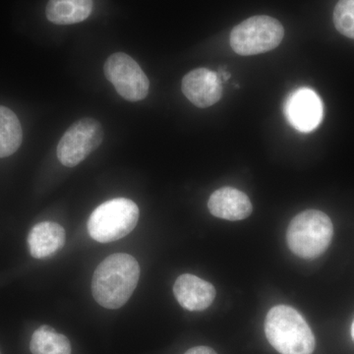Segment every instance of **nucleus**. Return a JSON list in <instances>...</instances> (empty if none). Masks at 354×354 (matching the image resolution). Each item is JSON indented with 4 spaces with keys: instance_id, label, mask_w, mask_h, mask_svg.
I'll use <instances>...</instances> for the list:
<instances>
[{
    "instance_id": "17",
    "label": "nucleus",
    "mask_w": 354,
    "mask_h": 354,
    "mask_svg": "<svg viewBox=\"0 0 354 354\" xmlns=\"http://www.w3.org/2000/svg\"><path fill=\"white\" fill-rule=\"evenodd\" d=\"M184 354H218L213 348L208 346H196V348H190Z\"/></svg>"
},
{
    "instance_id": "6",
    "label": "nucleus",
    "mask_w": 354,
    "mask_h": 354,
    "mask_svg": "<svg viewBox=\"0 0 354 354\" xmlns=\"http://www.w3.org/2000/svg\"><path fill=\"white\" fill-rule=\"evenodd\" d=\"M104 130L94 118L76 121L64 133L57 146V158L62 165L74 167L101 145Z\"/></svg>"
},
{
    "instance_id": "2",
    "label": "nucleus",
    "mask_w": 354,
    "mask_h": 354,
    "mask_svg": "<svg viewBox=\"0 0 354 354\" xmlns=\"http://www.w3.org/2000/svg\"><path fill=\"white\" fill-rule=\"evenodd\" d=\"M265 333L272 348L281 354H312L316 342L301 314L288 305H277L268 312Z\"/></svg>"
},
{
    "instance_id": "7",
    "label": "nucleus",
    "mask_w": 354,
    "mask_h": 354,
    "mask_svg": "<svg viewBox=\"0 0 354 354\" xmlns=\"http://www.w3.org/2000/svg\"><path fill=\"white\" fill-rule=\"evenodd\" d=\"M104 75L113 84L116 92L129 102L145 99L150 81L139 64L127 53H118L106 59Z\"/></svg>"
},
{
    "instance_id": "18",
    "label": "nucleus",
    "mask_w": 354,
    "mask_h": 354,
    "mask_svg": "<svg viewBox=\"0 0 354 354\" xmlns=\"http://www.w3.org/2000/svg\"><path fill=\"white\" fill-rule=\"evenodd\" d=\"M351 337H353V339L354 342V321L353 323V326H351Z\"/></svg>"
},
{
    "instance_id": "12",
    "label": "nucleus",
    "mask_w": 354,
    "mask_h": 354,
    "mask_svg": "<svg viewBox=\"0 0 354 354\" xmlns=\"http://www.w3.org/2000/svg\"><path fill=\"white\" fill-rule=\"evenodd\" d=\"M65 230L53 221H41L35 225L28 236V245L32 257L44 259L50 257L64 246Z\"/></svg>"
},
{
    "instance_id": "8",
    "label": "nucleus",
    "mask_w": 354,
    "mask_h": 354,
    "mask_svg": "<svg viewBox=\"0 0 354 354\" xmlns=\"http://www.w3.org/2000/svg\"><path fill=\"white\" fill-rule=\"evenodd\" d=\"M283 113L291 127L297 131L311 132L322 122L323 102L311 88H299L288 95Z\"/></svg>"
},
{
    "instance_id": "9",
    "label": "nucleus",
    "mask_w": 354,
    "mask_h": 354,
    "mask_svg": "<svg viewBox=\"0 0 354 354\" xmlns=\"http://www.w3.org/2000/svg\"><path fill=\"white\" fill-rule=\"evenodd\" d=\"M181 88L194 106L206 109L220 101L223 87L220 76L207 68L192 70L183 77Z\"/></svg>"
},
{
    "instance_id": "4",
    "label": "nucleus",
    "mask_w": 354,
    "mask_h": 354,
    "mask_svg": "<svg viewBox=\"0 0 354 354\" xmlns=\"http://www.w3.org/2000/svg\"><path fill=\"white\" fill-rule=\"evenodd\" d=\"M139 214L138 206L127 198L102 203L88 218V234L100 243L118 241L136 227Z\"/></svg>"
},
{
    "instance_id": "5",
    "label": "nucleus",
    "mask_w": 354,
    "mask_h": 354,
    "mask_svg": "<svg viewBox=\"0 0 354 354\" xmlns=\"http://www.w3.org/2000/svg\"><path fill=\"white\" fill-rule=\"evenodd\" d=\"M283 36L285 30L279 21L270 16H253L234 28L230 43L237 55L248 57L274 50Z\"/></svg>"
},
{
    "instance_id": "10",
    "label": "nucleus",
    "mask_w": 354,
    "mask_h": 354,
    "mask_svg": "<svg viewBox=\"0 0 354 354\" xmlns=\"http://www.w3.org/2000/svg\"><path fill=\"white\" fill-rule=\"evenodd\" d=\"M174 293L178 304L188 311H203L211 306L216 297L215 286L197 276L184 274L174 286Z\"/></svg>"
},
{
    "instance_id": "11",
    "label": "nucleus",
    "mask_w": 354,
    "mask_h": 354,
    "mask_svg": "<svg viewBox=\"0 0 354 354\" xmlns=\"http://www.w3.org/2000/svg\"><path fill=\"white\" fill-rule=\"evenodd\" d=\"M209 213L227 221H241L252 213V204L245 193L232 187L216 190L208 202Z\"/></svg>"
},
{
    "instance_id": "15",
    "label": "nucleus",
    "mask_w": 354,
    "mask_h": 354,
    "mask_svg": "<svg viewBox=\"0 0 354 354\" xmlns=\"http://www.w3.org/2000/svg\"><path fill=\"white\" fill-rule=\"evenodd\" d=\"M30 349L32 354H71L69 339L46 325L35 330L30 342Z\"/></svg>"
},
{
    "instance_id": "16",
    "label": "nucleus",
    "mask_w": 354,
    "mask_h": 354,
    "mask_svg": "<svg viewBox=\"0 0 354 354\" xmlns=\"http://www.w3.org/2000/svg\"><path fill=\"white\" fill-rule=\"evenodd\" d=\"M335 29L354 39V0H339L334 10Z\"/></svg>"
},
{
    "instance_id": "3",
    "label": "nucleus",
    "mask_w": 354,
    "mask_h": 354,
    "mask_svg": "<svg viewBox=\"0 0 354 354\" xmlns=\"http://www.w3.org/2000/svg\"><path fill=\"white\" fill-rule=\"evenodd\" d=\"M334 235V225L328 215L318 209H308L291 220L286 241L291 251L304 259L322 255Z\"/></svg>"
},
{
    "instance_id": "14",
    "label": "nucleus",
    "mask_w": 354,
    "mask_h": 354,
    "mask_svg": "<svg viewBox=\"0 0 354 354\" xmlns=\"http://www.w3.org/2000/svg\"><path fill=\"white\" fill-rule=\"evenodd\" d=\"M23 131L16 114L0 106V158L13 155L22 144Z\"/></svg>"
},
{
    "instance_id": "13",
    "label": "nucleus",
    "mask_w": 354,
    "mask_h": 354,
    "mask_svg": "<svg viewBox=\"0 0 354 354\" xmlns=\"http://www.w3.org/2000/svg\"><path fill=\"white\" fill-rule=\"evenodd\" d=\"M93 0H50L46 17L57 25H72L83 22L91 15Z\"/></svg>"
},
{
    "instance_id": "1",
    "label": "nucleus",
    "mask_w": 354,
    "mask_h": 354,
    "mask_svg": "<svg viewBox=\"0 0 354 354\" xmlns=\"http://www.w3.org/2000/svg\"><path fill=\"white\" fill-rule=\"evenodd\" d=\"M140 279V266L133 256L115 253L97 266L93 276L95 301L106 309H118L132 297Z\"/></svg>"
}]
</instances>
